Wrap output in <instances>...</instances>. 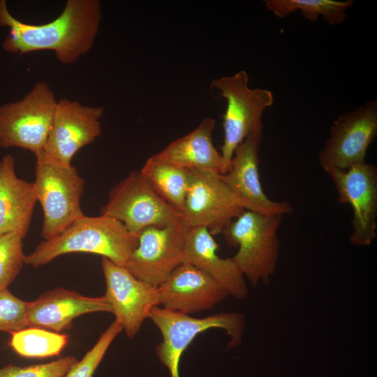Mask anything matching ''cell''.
Masks as SVG:
<instances>
[{"mask_svg":"<svg viewBox=\"0 0 377 377\" xmlns=\"http://www.w3.org/2000/svg\"><path fill=\"white\" fill-rule=\"evenodd\" d=\"M100 214L120 221L138 235L149 227H163L182 216L148 185L140 171L133 170L110 191Z\"/></svg>","mask_w":377,"mask_h":377,"instance_id":"obj_8","label":"cell"},{"mask_svg":"<svg viewBox=\"0 0 377 377\" xmlns=\"http://www.w3.org/2000/svg\"><path fill=\"white\" fill-rule=\"evenodd\" d=\"M102 106H88L77 101H57L43 151L70 165L75 154L91 144L102 133Z\"/></svg>","mask_w":377,"mask_h":377,"instance_id":"obj_15","label":"cell"},{"mask_svg":"<svg viewBox=\"0 0 377 377\" xmlns=\"http://www.w3.org/2000/svg\"><path fill=\"white\" fill-rule=\"evenodd\" d=\"M138 244V235L110 216L84 215L57 236L43 240L25 256L24 263L38 267L71 253H89L125 266Z\"/></svg>","mask_w":377,"mask_h":377,"instance_id":"obj_2","label":"cell"},{"mask_svg":"<svg viewBox=\"0 0 377 377\" xmlns=\"http://www.w3.org/2000/svg\"><path fill=\"white\" fill-rule=\"evenodd\" d=\"M327 174L334 185L338 202L349 205L353 210L350 243L370 245L376 237L377 229L376 166L364 161L346 170H333Z\"/></svg>","mask_w":377,"mask_h":377,"instance_id":"obj_12","label":"cell"},{"mask_svg":"<svg viewBox=\"0 0 377 377\" xmlns=\"http://www.w3.org/2000/svg\"><path fill=\"white\" fill-rule=\"evenodd\" d=\"M216 121L205 117L189 133L170 142L158 158L186 170H200L223 175L230 167L214 145L212 133Z\"/></svg>","mask_w":377,"mask_h":377,"instance_id":"obj_20","label":"cell"},{"mask_svg":"<svg viewBox=\"0 0 377 377\" xmlns=\"http://www.w3.org/2000/svg\"><path fill=\"white\" fill-rule=\"evenodd\" d=\"M140 172L150 188L181 214L188 187V170L162 161L154 154Z\"/></svg>","mask_w":377,"mask_h":377,"instance_id":"obj_21","label":"cell"},{"mask_svg":"<svg viewBox=\"0 0 377 377\" xmlns=\"http://www.w3.org/2000/svg\"><path fill=\"white\" fill-rule=\"evenodd\" d=\"M210 88L227 103L223 115L224 138L221 154L230 164L235 148L251 131L263 127V114L273 104L274 95L269 89L250 88L244 70L213 80Z\"/></svg>","mask_w":377,"mask_h":377,"instance_id":"obj_7","label":"cell"},{"mask_svg":"<svg viewBox=\"0 0 377 377\" xmlns=\"http://www.w3.org/2000/svg\"><path fill=\"white\" fill-rule=\"evenodd\" d=\"M101 267L106 284L105 294L115 320L126 336L133 338L151 310L160 305L157 286L134 276L124 266L102 257Z\"/></svg>","mask_w":377,"mask_h":377,"instance_id":"obj_14","label":"cell"},{"mask_svg":"<svg viewBox=\"0 0 377 377\" xmlns=\"http://www.w3.org/2000/svg\"><path fill=\"white\" fill-rule=\"evenodd\" d=\"M68 336L59 332L27 327L11 333L10 345L18 355L31 358L58 355L68 343Z\"/></svg>","mask_w":377,"mask_h":377,"instance_id":"obj_23","label":"cell"},{"mask_svg":"<svg viewBox=\"0 0 377 377\" xmlns=\"http://www.w3.org/2000/svg\"><path fill=\"white\" fill-rule=\"evenodd\" d=\"M57 101L49 84L36 82L20 101L0 107V146L43 151Z\"/></svg>","mask_w":377,"mask_h":377,"instance_id":"obj_6","label":"cell"},{"mask_svg":"<svg viewBox=\"0 0 377 377\" xmlns=\"http://www.w3.org/2000/svg\"><path fill=\"white\" fill-rule=\"evenodd\" d=\"M267 8L279 17H284L295 10H300L304 18L316 20L322 16L330 24L342 23L353 1L337 0H265Z\"/></svg>","mask_w":377,"mask_h":377,"instance_id":"obj_22","label":"cell"},{"mask_svg":"<svg viewBox=\"0 0 377 377\" xmlns=\"http://www.w3.org/2000/svg\"><path fill=\"white\" fill-rule=\"evenodd\" d=\"M28 304L8 288L0 290V331L13 333L28 327Z\"/></svg>","mask_w":377,"mask_h":377,"instance_id":"obj_26","label":"cell"},{"mask_svg":"<svg viewBox=\"0 0 377 377\" xmlns=\"http://www.w3.org/2000/svg\"><path fill=\"white\" fill-rule=\"evenodd\" d=\"M377 134V100L372 99L340 115L333 123L318 162L326 172L346 170L365 161Z\"/></svg>","mask_w":377,"mask_h":377,"instance_id":"obj_10","label":"cell"},{"mask_svg":"<svg viewBox=\"0 0 377 377\" xmlns=\"http://www.w3.org/2000/svg\"><path fill=\"white\" fill-rule=\"evenodd\" d=\"M190 230L182 216L165 226L144 229L124 267L136 278L158 287L182 263Z\"/></svg>","mask_w":377,"mask_h":377,"instance_id":"obj_11","label":"cell"},{"mask_svg":"<svg viewBox=\"0 0 377 377\" xmlns=\"http://www.w3.org/2000/svg\"><path fill=\"white\" fill-rule=\"evenodd\" d=\"M283 216L244 210L221 232L228 246L238 247L231 258L254 287L268 283L275 273L280 245L277 232Z\"/></svg>","mask_w":377,"mask_h":377,"instance_id":"obj_4","label":"cell"},{"mask_svg":"<svg viewBox=\"0 0 377 377\" xmlns=\"http://www.w3.org/2000/svg\"><path fill=\"white\" fill-rule=\"evenodd\" d=\"M123 330L114 321L101 335L94 346L70 369L64 377H92L115 337Z\"/></svg>","mask_w":377,"mask_h":377,"instance_id":"obj_25","label":"cell"},{"mask_svg":"<svg viewBox=\"0 0 377 377\" xmlns=\"http://www.w3.org/2000/svg\"><path fill=\"white\" fill-rule=\"evenodd\" d=\"M14 157L0 161V236L18 232L26 237L38 202L34 182L17 177Z\"/></svg>","mask_w":377,"mask_h":377,"instance_id":"obj_19","label":"cell"},{"mask_svg":"<svg viewBox=\"0 0 377 377\" xmlns=\"http://www.w3.org/2000/svg\"><path fill=\"white\" fill-rule=\"evenodd\" d=\"M18 232L0 236V290L8 288L20 272L25 260L22 240Z\"/></svg>","mask_w":377,"mask_h":377,"instance_id":"obj_24","label":"cell"},{"mask_svg":"<svg viewBox=\"0 0 377 377\" xmlns=\"http://www.w3.org/2000/svg\"><path fill=\"white\" fill-rule=\"evenodd\" d=\"M34 155V182L43 214L41 235L47 240L84 215L80 202L85 182L71 164L63 163L43 151Z\"/></svg>","mask_w":377,"mask_h":377,"instance_id":"obj_3","label":"cell"},{"mask_svg":"<svg viewBox=\"0 0 377 377\" xmlns=\"http://www.w3.org/2000/svg\"><path fill=\"white\" fill-rule=\"evenodd\" d=\"M158 289L161 307L188 315L209 310L229 296L212 277L185 263L177 267Z\"/></svg>","mask_w":377,"mask_h":377,"instance_id":"obj_16","label":"cell"},{"mask_svg":"<svg viewBox=\"0 0 377 377\" xmlns=\"http://www.w3.org/2000/svg\"><path fill=\"white\" fill-rule=\"evenodd\" d=\"M263 127L251 131L235 149L228 170L221 179L245 210L265 216H284L293 212L286 201H274L264 192L259 176V150Z\"/></svg>","mask_w":377,"mask_h":377,"instance_id":"obj_13","label":"cell"},{"mask_svg":"<svg viewBox=\"0 0 377 377\" xmlns=\"http://www.w3.org/2000/svg\"><path fill=\"white\" fill-rule=\"evenodd\" d=\"M218 250L219 245L207 228H191L182 262L190 264L206 273L228 295L237 299L246 298L249 290L244 275L231 258H221L217 253Z\"/></svg>","mask_w":377,"mask_h":377,"instance_id":"obj_18","label":"cell"},{"mask_svg":"<svg viewBox=\"0 0 377 377\" xmlns=\"http://www.w3.org/2000/svg\"><path fill=\"white\" fill-rule=\"evenodd\" d=\"M94 312L112 313L105 295L87 297L75 291L57 288L46 291L34 301L29 302L28 327L60 333L70 328L75 318Z\"/></svg>","mask_w":377,"mask_h":377,"instance_id":"obj_17","label":"cell"},{"mask_svg":"<svg viewBox=\"0 0 377 377\" xmlns=\"http://www.w3.org/2000/svg\"><path fill=\"white\" fill-rule=\"evenodd\" d=\"M220 177L213 172L188 170V187L181 212L191 227H205L215 235L244 212Z\"/></svg>","mask_w":377,"mask_h":377,"instance_id":"obj_9","label":"cell"},{"mask_svg":"<svg viewBox=\"0 0 377 377\" xmlns=\"http://www.w3.org/2000/svg\"><path fill=\"white\" fill-rule=\"evenodd\" d=\"M102 17L98 0H68L60 15L42 24L24 23L14 17L6 1H0V26L9 28L3 49L23 54L53 51L57 60L72 64L93 47Z\"/></svg>","mask_w":377,"mask_h":377,"instance_id":"obj_1","label":"cell"},{"mask_svg":"<svg viewBox=\"0 0 377 377\" xmlns=\"http://www.w3.org/2000/svg\"><path fill=\"white\" fill-rule=\"evenodd\" d=\"M77 362L74 356L27 367L8 364L0 369V377H64Z\"/></svg>","mask_w":377,"mask_h":377,"instance_id":"obj_27","label":"cell"},{"mask_svg":"<svg viewBox=\"0 0 377 377\" xmlns=\"http://www.w3.org/2000/svg\"><path fill=\"white\" fill-rule=\"evenodd\" d=\"M148 318L161 333L162 341L156 353L170 377H179L182 355L197 335L209 329H222L230 338L228 348H232L241 343L245 327L244 316L236 312L194 318L157 306L151 310Z\"/></svg>","mask_w":377,"mask_h":377,"instance_id":"obj_5","label":"cell"}]
</instances>
